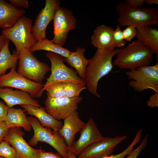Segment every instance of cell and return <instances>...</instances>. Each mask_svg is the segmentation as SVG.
<instances>
[{
    "mask_svg": "<svg viewBox=\"0 0 158 158\" xmlns=\"http://www.w3.org/2000/svg\"><path fill=\"white\" fill-rule=\"evenodd\" d=\"M118 50V49L108 50L97 49L93 56L89 59L84 81L88 91L97 97H100L97 91L98 82L113 69L112 59Z\"/></svg>",
    "mask_w": 158,
    "mask_h": 158,
    "instance_id": "1",
    "label": "cell"
},
{
    "mask_svg": "<svg viewBox=\"0 0 158 158\" xmlns=\"http://www.w3.org/2000/svg\"><path fill=\"white\" fill-rule=\"evenodd\" d=\"M154 53L152 50L139 40L118 49L113 65L121 69L133 70L137 68L150 66Z\"/></svg>",
    "mask_w": 158,
    "mask_h": 158,
    "instance_id": "2",
    "label": "cell"
},
{
    "mask_svg": "<svg viewBox=\"0 0 158 158\" xmlns=\"http://www.w3.org/2000/svg\"><path fill=\"white\" fill-rule=\"evenodd\" d=\"M116 9L118 15L117 20L120 27L158 25V9L157 7L133 8L125 2H121L116 5Z\"/></svg>",
    "mask_w": 158,
    "mask_h": 158,
    "instance_id": "3",
    "label": "cell"
},
{
    "mask_svg": "<svg viewBox=\"0 0 158 158\" xmlns=\"http://www.w3.org/2000/svg\"><path fill=\"white\" fill-rule=\"evenodd\" d=\"M34 131L32 137L28 141L32 146L37 145L39 142H45L51 146L57 151V154L63 158H67L69 147L59 131L51 130L50 128L42 127L35 118L27 117Z\"/></svg>",
    "mask_w": 158,
    "mask_h": 158,
    "instance_id": "4",
    "label": "cell"
},
{
    "mask_svg": "<svg viewBox=\"0 0 158 158\" xmlns=\"http://www.w3.org/2000/svg\"><path fill=\"white\" fill-rule=\"evenodd\" d=\"M32 20L22 16L12 27L3 29L2 34L14 44L19 54L24 50H30L37 42L32 32Z\"/></svg>",
    "mask_w": 158,
    "mask_h": 158,
    "instance_id": "5",
    "label": "cell"
},
{
    "mask_svg": "<svg viewBox=\"0 0 158 158\" xmlns=\"http://www.w3.org/2000/svg\"><path fill=\"white\" fill-rule=\"evenodd\" d=\"M17 72L27 79L42 84L50 68L46 63L39 60L30 50H24L19 54Z\"/></svg>",
    "mask_w": 158,
    "mask_h": 158,
    "instance_id": "6",
    "label": "cell"
},
{
    "mask_svg": "<svg viewBox=\"0 0 158 158\" xmlns=\"http://www.w3.org/2000/svg\"><path fill=\"white\" fill-rule=\"evenodd\" d=\"M46 56L51 63V73L49 77L47 78V82L43 85V88L54 82H71L85 85L84 80L78 76L76 71L65 64L64 57L49 51L46 53Z\"/></svg>",
    "mask_w": 158,
    "mask_h": 158,
    "instance_id": "7",
    "label": "cell"
},
{
    "mask_svg": "<svg viewBox=\"0 0 158 158\" xmlns=\"http://www.w3.org/2000/svg\"><path fill=\"white\" fill-rule=\"evenodd\" d=\"M127 77L131 79L128 83L130 87L137 92L148 89L158 93V63L153 66L137 68L127 72Z\"/></svg>",
    "mask_w": 158,
    "mask_h": 158,
    "instance_id": "8",
    "label": "cell"
},
{
    "mask_svg": "<svg viewBox=\"0 0 158 158\" xmlns=\"http://www.w3.org/2000/svg\"><path fill=\"white\" fill-rule=\"evenodd\" d=\"M53 20L54 37L51 41L63 47L69 32L75 28L77 20L71 11L60 6L55 11Z\"/></svg>",
    "mask_w": 158,
    "mask_h": 158,
    "instance_id": "9",
    "label": "cell"
},
{
    "mask_svg": "<svg viewBox=\"0 0 158 158\" xmlns=\"http://www.w3.org/2000/svg\"><path fill=\"white\" fill-rule=\"evenodd\" d=\"M0 87L19 89L28 93L33 98L40 97L43 92L42 84L27 79L18 73L15 68L0 76Z\"/></svg>",
    "mask_w": 158,
    "mask_h": 158,
    "instance_id": "10",
    "label": "cell"
},
{
    "mask_svg": "<svg viewBox=\"0 0 158 158\" xmlns=\"http://www.w3.org/2000/svg\"><path fill=\"white\" fill-rule=\"evenodd\" d=\"M83 99L80 96L72 98L64 96L55 98L47 96L44 101L45 109L56 120L64 119L77 111Z\"/></svg>",
    "mask_w": 158,
    "mask_h": 158,
    "instance_id": "11",
    "label": "cell"
},
{
    "mask_svg": "<svg viewBox=\"0 0 158 158\" xmlns=\"http://www.w3.org/2000/svg\"><path fill=\"white\" fill-rule=\"evenodd\" d=\"M127 138L126 135L104 137L83 150L78 158H102L109 156L115 147Z\"/></svg>",
    "mask_w": 158,
    "mask_h": 158,
    "instance_id": "12",
    "label": "cell"
},
{
    "mask_svg": "<svg viewBox=\"0 0 158 158\" xmlns=\"http://www.w3.org/2000/svg\"><path fill=\"white\" fill-rule=\"evenodd\" d=\"M60 4V1L58 0H46L44 7L39 13L32 28V33L37 41L47 38V27L53 20L55 11Z\"/></svg>",
    "mask_w": 158,
    "mask_h": 158,
    "instance_id": "13",
    "label": "cell"
},
{
    "mask_svg": "<svg viewBox=\"0 0 158 158\" xmlns=\"http://www.w3.org/2000/svg\"><path fill=\"white\" fill-rule=\"evenodd\" d=\"M80 132L78 139L69 147V151L76 156L88 146L104 138L92 118L89 119Z\"/></svg>",
    "mask_w": 158,
    "mask_h": 158,
    "instance_id": "14",
    "label": "cell"
},
{
    "mask_svg": "<svg viewBox=\"0 0 158 158\" xmlns=\"http://www.w3.org/2000/svg\"><path fill=\"white\" fill-rule=\"evenodd\" d=\"M24 134L19 127L11 128L5 140L14 148L17 158H36L40 149L32 147L24 139Z\"/></svg>",
    "mask_w": 158,
    "mask_h": 158,
    "instance_id": "15",
    "label": "cell"
},
{
    "mask_svg": "<svg viewBox=\"0 0 158 158\" xmlns=\"http://www.w3.org/2000/svg\"><path fill=\"white\" fill-rule=\"evenodd\" d=\"M0 98L9 108L17 105L25 104L41 106L39 102L32 98L28 93L21 90H13L7 87H0Z\"/></svg>",
    "mask_w": 158,
    "mask_h": 158,
    "instance_id": "16",
    "label": "cell"
},
{
    "mask_svg": "<svg viewBox=\"0 0 158 158\" xmlns=\"http://www.w3.org/2000/svg\"><path fill=\"white\" fill-rule=\"evenodd\" d=\"M63 120L64 123L59 132L69 147L74 142L75 134L80 131L86 123L80 119L77 111Z\"/></svg>",
    "mask_w": 158,
    "mask_h": 158,
    "instance_id": "17",
    "label": "cell"
},
{
    "mask_svg": "<svg viewBox=\"0 0 158 158\" xmlns=\"http://www.w3.org/2000/svg\"><path fill=\"white\" fill-rule=\"evenodd\" d=\"M114 28L101 25L96 28L91 37V44L94 47L104 50H113L115 47L113 38Z\"/></svg>",
    "mask_w": 158,
    "mask_h": 158,
    "instance_id": "18",
    "label": "cell"
},
{
    "mask_svg": "<svg viewBox=\"0 0 158 158\" xmlns=\"http://www.w3.org/2000/svg\"><path fill=\"white\" fill-rule=\"evenodd\" d=\"M20 106L28 114L36 117L42 127H49L57 131H59L62 127L63 124L62 123L49 114L45 108L30 104Z\"/></svg>",
    "mask_w": 158,
    "mask_h": 158,
    "instance_id": "19",
    "label": "cell"
},
{
    "mask_svg": "<svg viewBox=\"0 0 158 158\" xmlns=\"http://www.w3.org/2000/svg\"><path fill=\"white\" fill-rule=\"evenodd\" d=\"M23 9L16 8L4 0H0V27H13L25 13Z\"/></svg>",
    "mask_w": 158,
    "mask_h": 158,
    "instance_id": "20",
    "label": "cell"
},
{
    "mask_svg": "<svg viewBox=\"0 0 158 158\" xmlns=\"http://www.w3.org/2000/svg\"><path fill=\"white\" fill-rule=\"evenodd\" d=\"M85 51V48L78 47L75 51H71L68 56L65 58V61L75 69L78 76L84 80L86 68L89 62V59L84 56Z\"/></svg>",
    "mask_w": 158,
    "mask_h": 158,
    "instance_id": "21",
    "label": "cell"
},
{
    "mask_svg": "<svg viewBox=\"0 0 158 158\" xmlns=\"http://www.w3.org/2000/svg\"><path fill=\"white\" fill-rule=\"evenodd\" d=\"M137 39L150 48L158 58V29L150 26L136 27Z\"/></svg>",
    "mask_w": 158,
    "mask_h": 158,
    "instance_id": "22",
    "label": "cell"
},
{
    "mask_svg": "<svg viewBox=\"0 0 158 158\" xmlns=\"http://www.w3.org/2000/svg\"><path fill=\"white\" fill-rule=\"evenodd\" d=\"M21 108H9L5 122L8 128L21 127L26 131H30L31 126L25 113Z\"/></svg>",
    "mask_w": 158,
    "mask_h": 158,
    "instance_id": "23",
    "label": "cell"
},
{
    "mask_svg": "<svg viewBox=\"0 0 158 158\" xmlns=\"http://www.w3.org/2000/svg\"><path fill=\"white\" fill-rule=\"evenodd\" d=\"M10 40L7 39L0 51V76L6 74L7 70L16 68L19 55L16 50L11 54L9 49Z\"/></svg>",
    "mask_w": 158,
    "mask_h": 158,
    "instance_id": "24",
    "label": "cell"
},
{
    "mask_svg": "<svg viewBox=\"0 0 158 158\" xmlns=\"http://www.w3.org/2000/svg\"><path fill=\"white\" fill-rule=\"evenodd\" d=\"M30 50L32 52L38 50L48 51L60 55L65 58L68 56L71 52L68 49L63 48L47 38L37 41Z\"/></svg>",
    "mask_w": 158,
    "mask_h": 158,
    "instance_id": "25",
    "label": "cell"
},
{
    "mask_svg": "<svg viewBox=\"0 0 158 158\" xmlns=\"http://www.w3.org/2000/svg\"><path fill=\"white\" fill-rule=\"evenodd\" d=\"M63 96L72 98L79 96L80 92L85 89V85L81 84L71 82H62Z\"/></svg>",
    "mask_w": 158,
    "mask_h": 158,
    "instance_id": "26",
    "label": "cell"
},
{
    "mask_svg": "<svg viewBox=\"0 0 158 158\" xmlns=\"http://www.w3.org/2000/svg\"><path fill=\"white\" fill-rule=\"evenodd\" d=\"M43 91H47V97L55 98L63 96L62 82H54L51 83L45 87L43 88Z\"/></svg>",
    "mask_w": 158,
    "mask_h": 158,
    "instance_id": "27",
    "label": "cell"
},
{
    "mask_svg": "<svg viewBox=\"0 0 158 158\" xmlns=\"http://www.w3.org/2000/svg\"><path fill=\"white\" fill-rule=\"evenodd\" d=\"M0 156L4 158H17L15 150L6 140L0 142Z\"/></svg>",
    "mask_w": 158,
    "mask_h": 158,
    "instance_id": "28",
    "label": "cell"
},
{
    "mask_svg": "<svg viewBox=\"0 0 158 158\" xmlns=\"http://www.w3.org/2000/svg\"><path fill=\"white\" fill-rule=\"evenodd\" d=\"M140 141V139L138 136H135L130 144L123 151L115 155H110L102 158H124L128 155L133 149V147Z\"/></svg>",
    "mask_w": 158,
    "mask_h": 158,
    "instance_id": "29",
    "label": "cell"
},
{
    "mask_svg": "<svg viewBox=\"0 0 158 158\" xmlns=\"http://www.w3.org/2000/svg\"><path fill=\"white\" fill-rule=\"evenodd\" d=\"M113 35L115 47H121L125 45L126 42L124 40L122 31L118 25H117L115 30H114Z\"/></svg>",
    "mask_w": 158,
    "mask_h": 158,
    "instance_id": "30",
    "label": "cell"
},
{
    "mask_svg": "<svg viewBox=\"0 0 158 158\" xmlns=\"http://www.w3.org/2000/svg\"><path fill=\"white\" fill-rule=\"evenodd\" d=\"M148 137L147 135L145 136L137 147L133 149L126 157L124 158H137L142 151L147 146Z\"/></svg>",
    "mask_w": 158,
    "mask_h": 158,
    "instance_id": "31",
    "label": "cell"
},
{
    "mask_svg": "<svg viewBox=\"0 0 158 158\" xmlns=\"http://www.w3.org/2000/svg\"><path fill=\"white\" fill-rule=\"evenodd\" d=\"M122 33L124 40L130 42L137 35L136 27L133 25L128 26L122 31Z\"/></svg>",
    "mask_w": 158,
    "mask_h": 158,
    "instance_id": "32",
    "label": "cell"
},
{
    "mask_svg": "<svg viewBox=\"0 0 158 158\" xmlns=\"http://www.w3.org/2000/svg\"><path fill=\"white\" fill-rule=\"evenodd\" d=\"M36 158H61L58 154L51 152H45L40 149L38 152ZM68 158H78L75 155L71 154Z\"/></svg>",
    "mask_w": 158,
    "mask_h": 158,
    "instance_id": "33",
    "label": "cell"
},
{
    "mask_svg": "<svg viewBox=\"0 0 158 158\" xmlns=\"http://www.w3.org/2000/svg\"><path fill=\"white\" fill-rule=\"evenodd\" d=\"M9 132V128L4 121H0V142L5 140Z\"/></svg>",
    "mask_w": 158,
    "mask_h": 158,
    "instance_id": "34",
    "label": "cell"
},
{
    "mask_svg": "<svg viewBox=\"0 0 158 158\" xmlns=\"http://www.w3.org/2000/svg\"><path fill=\"white\" fill-rule=\"evenodd\" d=\"M10 4L16 8L23 7L26 9L29 7V3L28 0H9Z\"/></svg>",
    "mask_w": 158,
    "mask_h": 158,
    "instance_id": "35",
    "label": "cell"
},
{
    "mask_svg": "<svg viewBox=\"0 0 158 158\" xmlns=\"http://www.w3.org/2000/svg\"><path fill=\"white\" fill-rule=\"evenodd\" d=\"M9 108L4 102L0 101V121H5Z\"/></svg>",
    "mask_w": 158,
    "mask_h": 158,
    "instance_id": "36",
    "label": "cell"
},
{
    "mask_svg": "<svg viewBox=\"0 0 158 158\" xmlns=\"http://www.w3.org/2000/svg\"><path fill=\"white\" fill-rule=\"evenodd\" d=\"M147 106L150 107H158V93L155 92L150 97L147 102Z\"/></svg>",
    "mask_w": 158,
    "mask_h": 158,
    "instance_id": "37",
    "label": "cell"
},
{
    "mask_svg": "<svg viewBox=\"0 0 158 158\" xmlns=\"http://www.w3.org/2000/svg\"><path fill=\"white\" fill-rule=\"evenodd\" d=\"M125 2L132 8H138L143 4L144 0H126Z\"/></svg>",
    "mask_w": 158,
    "mask_h": 158,
    "instance_id": "38",
    "label": "cell"
},
{
    "mask_svg": "<svg viewBox=\"0 0 158 158\" xmlns=\"http://www.w3.org/2000/svg\"><path fill=\"white\" fill-rule=\"evenodd\" d=\"M7 39L2 34L0 35V51Z\"/></svg>",
    "mask_w": 158,
    "mask_h": 158,
    "instance_id": "39",
    "label": "cell"
},
{
    "mask_svg": "<svg viewBox=\"0 0 158 158\" xmlns=\"http://www.w3.org/2000/svg\"><path fill=\"white\" fill-rule=\"evenodd\" d=\"M145 3L148 5H153L158 4V0H144Z\"/></svg>",
    "mask_w": 158,
    "mask_h": 158,
    "instance_id": "40",
    "label": "cell"
},
{
    "mask_svg": "<svg viewBox=\"0 0 158 158\" xmlns=\"http://www.w3.org/2000/svg\"><path fill=\"white\" fill-rule=\"evenodd\" d=\"M0 158H4L0 156Z\"/></svg>",
    "mask_w": 158,
    "mask_h": 158,
    "instance_id": "41",
    "label": "cell"
},
{
    "mask_svg": "<svg viewBox=\"0 0 158 158\" xmlns=\"http://www.w3.org/2000/svg\"><path fill=\"white\" fill-rule=\"evenodd\" d=\"M1 28V27H0V28Z\"/></svg>",
    "mask_w": 158,
    "mask_h": 158,
    "instance_id": "42",
    "label": "cell"
}]
</instances>
